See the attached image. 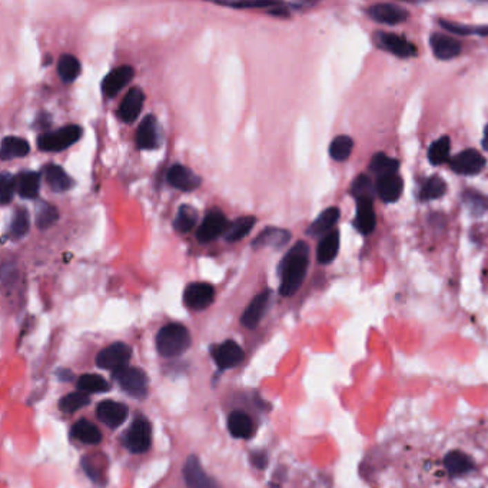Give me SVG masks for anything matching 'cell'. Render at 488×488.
I'll use <instances>...</instances> for the list:
<instances>
[{
  "instance_id": "cell-1",
  "label": "cell",
  "mask_w": 488,
  "mask_h": 488,
  "mask_svg": "<svg viewBox=\"0 0 488 488\" xmlns=\"http://www.w3.org/2000/svg\"><path fill=\"white\" fill-rule=\"evenodd\" d=\"M309 265V246L305 241H298L292 246L280 265L282 297H291L301 288Z\"/></svg>"
},
{
  "instance_id": "cell-2",
  "label": "cell",
  "mask_w": 488,
  "mask_h": 488,
  "mask_svg": "<svg viewBox=\"0 0 488 488\" xmlns=\"http://www.w3.org/2000/svg\"><path fill=\"white\" fill-rule=\"evenodd\" d=\"M191 345V334L181 324H168L156 335V348L162 357L172 358L184 354Z\"/></svg>"
},
{
  "instance_id": "cell-3",
  "label": "cell",
  "mask_w": 488,
  "mask_h": 488,
  "mask_svg": "<svg viewBox=\"0 0 488 488\" xmlns=\"http://www.w3.org/2000/svg\"><path fill=\"white\" fill-rule=\"evenodd\" d=\"M82 129L77 125H66L61 129L46 132L39 136L37 146L45 152L64 150L81 139Z\"/></svg>"
},
{
  "instance_id": "cell-4",
  "label": "cell",
  "mask_w": 488,
  "mask_h": 488,
  "mask_svg": "<svg viewBox=\"0 0 488 488\" xmlns=\"http://www.w3.org/2000/svg\"><path fill=\"white\" fill-rule=\"evenodd\" d=\"M113 378L130 397L144 398L148 393V377L141 368L125 367L113 373Z\"/></svg>"
},
{
  "instance_id": "cell-5",
  "label": "cell",
  "mask_w": 488,
  "mask_h": 488,
  "mask_svg": "<svg viewBox=\"0 0 488 488\" xmlns=\"http://www.w3.org/2000/svg\"><path fill=\"white\" fill-rule=\"evenodd\" d=\"M132 355V349L125 342H115L105 349H102L96 357V364L102 369L118 371L128 367V362Z\"/></svg>"
},
{
  "instance_id": "cell-6",
  "label": "cell",
  "mask_w": 488,
  "mask_h": 488,
  "mask_svg": "<svg viewBox=\"0 0 488 488\" xmlns=\"http://www.w3.org/2000/svg\"><path fill=\"white\" fill-rule=\"evenodd\" d=\"M228 226H229V222L225 217V213L219 209H212L206 213L204 222L201 224V226L197 232V238L202 244L211 242L215 238L222 235V233L225 235V232L228 231Z\"/></svg>"
},
{
  "instance_id": "cell-7",
  "label": "cell",
  "mask_w": 488,
  "mask_h": 488,
  "mask_svg": "<svg viewBox=\"0 0 488 488\" xmlns=\"http://www.w3.org/2000/svg\"><path fill=\"white\" fill-rule=\"evenodd\" d=\"M126 447L135 454H142L149 450L152 442L150 424L145 418H136L126 434Z\"/></svg>"
},
{
  "instance_id": "cell-8",
  "label": "cell",
  "mask_w": 488,
  "mask_h": 488,
  "mask_svg": "<svg viewBox=\"0 0 488 488\" xmlns=\"http://www.w3.org/2000/svg\"><path fill=\"white\" fill-rule=\"evenodd\" d=\"M211 354L213 357V361L217 362V365L221 369L237 367L245 358L244 349L235 341H231V340L218 345H213L211 348Z\"/></svg>"
},
{
  "instance_id": "cell-9",
  "label": "cell",
  "mask_w": 488,
  "mask_h": 488,
  "mask_svg": "<svg viewBox=\"0 0 488 488\" xmlns=\"http://www.w3.org/2000/svg\"><path fill=\"white\" fill-rule=\"evenodd\" d=\"M215 298V289L206 282H192L184 292V301L188 308L201 311L208 308Z\"/></svg>"
},
{
  "instance_id": "cell-10",
  "label": "cell",
  "mask_w": 488,
  "mask_h": 488,
  "mask_svg": "<svg viewBox=\"0 0 488 488\" xmlns=\"http://www.w3.org/2000/svg\"><path fill=\"white\" fill-rule=\"evenodd\" d=\"M485 158L478 150L465 149L454 156L450 166L460 175H477L485 168Z\"/></svg>"
},
{
  "instance_id": "cell-11",
  "label": "cell",
  "mask_w": 488,
  "mask_h": 488,
  "mask_svg": "<svg viewBox=\"0 0 488 488\" xmlns=\"http://www.w3.org/2000/svg\"><path fill=\"white\" fill-rule=\"evenodd\" d=\"M377 42L381 49L393 53L398 57H402V59H407V57H413L417 55L416 45L413 42H409L408 39H405L400 35H396V33L380 32L377 35Z\"/></svg>"
},
{
  "instance_id": "cell-12",
  "label": "cell",
  "mask_w": 488,
  "mask_h": 488,
  "mask_svg": "<svg viewBox=\"0 0 488 488\" xmlns=\"http://www.w3.org/2000/svg\"><path fill=\"white\" fill-rule=\"evenodd\" d=\"M136 145L141 149H156L161 145V126L153 115H148L136 132Z\"/></svg>"
},
{
  "instance_id": "cell-13",
  "label": "cell",
  "mask_w": 488,
  "mask_h": 488,
  "mask_svg": "<svg viewBox=\"0 0 488 488\" xmlns=\"http://www.w3.org/2000/svg\"><path fill=\"white\" fill-rule=\"evenodd\" d=\"M168 184L179 191H193L199 188L201 178L192 169L184 165H173L166 175Z\"/></svg>"
},
{
  "instance_id": "cell-14",
  "label": "cell",
  "mask_w": 488,
  "mask_h": 488,
  "mask_svg": "<svg viewBox=\"0 0 488 488\" xmlns=\"http://www.w3.org/2000/svg\"><path fill=\"white\" fill-rule=\"evenodd\" d=\"M185 481L189 488H218L215 482L205 471L199 462V458L191 456L184 467Z\"/></svg>"
},
{
  "instance_id": "cell-15",
  "label": "cell",
  "mask_w": 488,
  "mask_h": 488,
  "mask_svg": "<svg viewBox=\"0 0 488 488\" xmlns=\"http://www.w3.org/2000/svg\"><path fill=\"white\" fill-rule=\"evenodd\" d=\"M368 14L374 21L385 25H400L409 17L408 10L391 3H378L371 6L368 9Z\"/></svg>"
},
{
  "instance_id": "cell-16",
  "label": "cell",
  "mask_w": 488,
  "mask_h": 488,
  "mask_svg": "<svg viewBox=\"0 0 488 488\" xmlns=\"http://www.w3.org/2000/svg\"><path fill=\"white\" fill-rule=\"evenodd\" d=\"M128 407L116 401H102L96 409L97 418L110 428L122 425L128 418Z\"/></svg>"
},
{
  "instance_id": "cell-17",
  "label": "cell",
  "mask_w": 488,
  "mask_h": 488,
  "mask_svg": "<svg viewBox=\"0 0 488 488\" xmlns=\"http://www.w3.org/2000/svg\"><path fill=\"white\" fill-rule=\"evenodd\" d=\"M135 70L132 66L129 65H124L113 69L112 72H109L105 79L102 82V90L106 96L112 97L116 93H119L132 79H133Z\"/></svg>"
},
{
  "instance_id": "cell-18",
  "label": "cell",
  "mask_w": 488,
  "mask_h": 488,
  "mask_svg": "<svg viewBox=\"0 0 488 488\" xmlns=\"http://www.w3.org/2000/svg\"><path fill=\"white\" fill-rule=\"evenodd\" d=\"M144 102H145V95H144L142 89L141 88H130L119 106V110H118L119 118L126 124L135 122L136 118H138V115L142 110Z\"/></svg>"
},
{
  "instance_id": "cell-19",
  "label": "cell",
  "mask_w": 488,
  "mask_h": 488,
  "mask_svg": "<svg viewBox=\"0 0 488 488\" xmlns=\"http://www.w3.org/2000/svg\"><path fill=\"white\" fill-rule=\"evenodd\" d=\"M269 297H271V291H262L261 294H258L255 298H253L249 305L246 306V309L244 311V314L241 317V322L244 326L252 329L257 328V325L261 322L265 309L268 306L269 302Z\"/></svg>"
},
{
  "instance_id": "cell-20",
  "label": "cell",
  "mask_w": 488,
  "mask_h": 488,
  "mask_svg": "<svg viewBox=\"0 0 488 488\" xmlns=\"http://www.w3.org/2000/svg\"><path fill=\"white\" fill-rule=\"evenodd\" d=\"M433 52L437 59L440 61H450L453 57L461 53V43L453 36H447L441 33H434L429 39Z\"/></svg>"
},
{
  "instance_id": "cell-21",
  "label": "cell",
  "mask_w": 488,
  "mask_h": 488,
  "mask_svg": "<svg viewBox=\"0 0 488 488\" xmlns=\"http://www.w3.org/2000/svg\"><path fill=\"white\" fill-rule=\"evenodd\" d=\"M355 228L358 232L368 235L373 232L377 225V215L374 209V199H358L357 201V213H355Z\"/></svg>"
},
{
  "instance_id": "cell-22",
  "label": "cell",
  "mask_w": 488,
  "mask_h": 488,
  "mask_svg": "<svg viewBox=\"0 0 488 488\" xmlns=\"http://www.w3.org/2000/svg\"><path fill=\"white\" fill-rule=\"evenodd\" d=\"M291 240V233L286 229L281 228H266L262 231L260 235L253 240L252 246L253 249H261V248H284Z\"/></svg>"
},
{
  "instance_id": "cell-23",
  "label": "cell",
  "mask_w": 488,
  "mask_h": 488,
  "mask_svg": "<svg viewBox=\"0 0 488 488\" xmlns=\"http://www.w3.org/2000/svg\"><path fill=\"white\" fill-rule=\"evenodd\" d=\"M375 189H377L378 197L384 202L391 204V202H396L400 199L402 189H404V182L398 173L388 175V177L378 178Z\"/></svg>"
},
{
  "instance_id": "cell-24",
  "label": "cell",
  "mask_w": 488,
  "mask_h": 488,
  "mask_svg": "<svg viewBox=\"0 0 488 488\" xmlns=\"http://www.w3.org/2000/svg\"><path fill=\"white\" fill-rule=\"evenodd\" d=\"M340 215H341V212L337 206H331V208L325 209L324 212H321L318 215V218L308 226L306 233L311 237H320V235L325 237L326 233H329L331 229H333L335 226V224L338 222Z\"/></svg>"
},
{
  "instance_id": "cell-25",
  "label": "cell",
  "mask_w": 488,
  "mask_h": 488,
  "mask_svg": "<svg viewBox=\"0 0 488 488\" xmlns=\"http://www.w3.org/2000/svg\"><path fill=\"white\" fill-rule=\"evenodd\" d=\"M444 465L451 477H462L468 473H471L476 468L474 461L461 451L448 453L444 457Z\"/></svg>"
},
{
  "instance_id": "cell-26",
  "label": "cell",
  "mask_w": 488,
  "mask_h": 488,
  "mask_svg": "<svg viewBox=\"0 0 488 488\" xmlns=\"http://www.w3.org/2000/svg\"><path fill=\"white\" fill-rule=\"evenodd\" d=\"M228 429L233 437L242 440H248L255 434V425H253L249 416L242 411H233L229 414Z\"/></svg>"
},
{
  "instance_id": "cell-27",
  "label": "cell",
  "mask_w": 488,
  "mask_h": 488,
  "mask_svg": "<svg viewBox=\"0 0 488 488\" xmlns=\"http://www.w3.org/2000/svg\"><path fill=\"white\" fill-rule=\"evenodd\" d=\"M41 189V177L37 172L25 170L16 177V192L25 199H35Z\"/></svg>"
},
{
  "instance_id": "cell-28",
  "label": "cell",
  "mask_w": 488,
  "mask_h": 488,
  "mask_svg": "<svg viewBox=\"0 0 488 488\" xmlns=\"http://www.w3.org/2000/svg\"><path fill=\"white\" fill-rule=\"evenodd\" d=\"M43 177L49 188L55 192H66L73 186V179L59 165H46L43 168Z\"/></svg>"
},
{
  "instance_id": "cell-29",
  "label": "cell",
  "mask_w": 488,
  "mask_h": 488,
  "mask_svg": "<svg viewBox=\"0 0 488 488\" xmlns=\"http://www.w3.org/2000/svg\"><path fill=\"white\" fill-rule=\"evenodd\" d=\"M338 251H340V232L331 231L318 244L317 260L320 264L326 265L337 258Z\"/></svg>"
},
{
  "instance_id": "cell-30",
  "label": "cell",
  "mask_w": 488,
  "mask_h": 488,
  "mask_svg": "<svg viewBox=\"0 0 488 488\" xmlns=\"http://www.w3.org/2000/svg\"><path fill=\"white\" fill-rule=\"evenodd\" d=\"M30 150L29 142L19 136H6L0 148V158L2 161H9L14 158H23Z\"/></svg>"
},
{
  "instance_id": "cell-31",
  "label": "cell",
  "mask_w": 488,
  "mask_h": 488,
  "mask_svg": "<svg viewBox=\"0 0 488 488\" xmlns=\"http://www.w3.org/2000/svg\"><path fill=\"white\" fill-rule=\"evenodd\" d=\"M400 169V162L396 158H389L385 153H377L371 158L369 170L375 173L378 178L388 177V175H396Z\"/></svg>"
},
{
  "instance_id": "cell-32",
  "label": "cell",
  "mask_w": 488,
  "mask_h": 488,
  "mask_svg": "<svg viewBox=\"0 0 488 488\" xmlns=\"http://www.w3.org/2000/svg\"><path fill=\"white\" fill-rule=\"evenodd\" d=\"M257 219L255 217H241L229 224L228 231L225 232V240L228 242H237L245 238L248 233L252 231V228L255 226Z\"/></svg>"
},
{
  "instance_id": "cell-33",
  "label": "cell",
  "mask_w": 488,
  "mask_h": 488,
  "mask_svg": "<svg viewBox=\"0 0 488 488\" xmlns=\"http://www.w3.org/2000/svg\"><path fill=\"white\" fill-rule=\"evenodd\" d=\"M72 436L85 444H99L102 440V434L92 422L88 420L77 421L72 427Z\"/></svg>"
},
{
  "instance_id": "cell-34",
  "label": "cell",
  "mask_w": 488,
  "mask_h": 488,
  "mask_svg": "<svg viewBox=\"0 0 488 488\" xmlns=\"http://www.w3.org/2000/svg\"><path fill=\"white\" fill-rule=\"evenodd\" d=\"M353 149H354L353 138H349L348 135H340L333 142H331L329 155L333 159L338 162H344L349 158L351 153H353Z\"/></svg>"
},
{
  "instance_id": "cell-35",
  "label": "cell",
  "mask_w": 488,
  "mask_h": 488,
  "mask_svg": "<svg viewBox=\"0 0 488 488\" xmlns=\"http://www.w3.org/2000/svg\"><path fill=\"white\" fill-rule=\"evenodd\" d=\"M450 148L451 142L448 136H441L440 139L431 144L428 148V159L433 165H441L450 158Z\"/></svg>"
},
{
  "instance_id": "cell-36",
  "label": "cell",
  "mask_w": 488,
  "mask_h": 488,
  "mask_svg": "<svg viewBox=\"0 0 488 488\" xmlns=\"http://www.w3.org/2000/svg\"><path fill=\"white\" fill-rule=\"evenodd\" d=\"M57 73L65 82H73L81 75V62L73 55H62L57 62Z\"/></svg>"
},
{
  "instance_id": "cell-37",
  "label": "cell",
  "mask_w": 488,
  "mask_h": 488,
  "mask_svg": "<svg viewBox=\"0 0 488 488\" xmlns=\"http://www.w3.org/2000/svg\"><path fill=\"white\" fill-rule=\"evenodd\" d=\"M198 221V212L191 205H181L173 226L179 232H189Z\"/></svg>"
},
{
  "instance_id": "cell-38",
  "label": "cell",
  "mask_w": 488,
  "mask_h": 488,
  "mask_svg": "<svg viewBox=\"0 0 488 488\" xmlns=\"http://www.w3.org/2000/svg\"><path fill=\"white\" fill-rule=\"evenodd\" d=\"M445 191H447L445 182L438 177H433V178L427 179L425 184L422 185L421 192H420V199L421 201L438 199L445 193Z\"/></svg>"
},
{
  "instance_id": "cell-39",
  "label": "cell",
  "mask_w": 488,
  "mask_h": 488,
  "mask_svg": "<svg viewBox=\"0 0 488 488\" xmlns=\"http://www.w3.org/2000/svg\"><path fill=\"white\" fill-rule=\"evenodd\" d=\"M29 213L26 209L19 208L16 209L14 215H13V221L10 224V235L14 240L23 238L26 233L29 232L30 228V219H29Z\"/></svg>"
},
{
  "instance_id": "cell-40",
  "label": "cell",
  "mask_w": 488,
  "mask_h": 488,
  "mask_svg": "<svg viewBox=\"0 0 488 488\" xmlns=\"http://www.w3.org/2000/svg\"><path fill=\"white\" fill-rule=\"evenodd\" d=\"M77 388L82 393H105L109 389V384L101 375L85 374L77 381Z\"/></svg>"
},
{
  "instance_id": "cell-41",
  "label": "cell",
  "mask_w": 488,
  "mask_h": 488,
  "mask_svg": "<svg viewBox=\"0 0 488 488\" xmlns=\"http://www.w3.org/2000/svg\"><path fill=\"white\" fill-rule=\"evenodd\" d=\"M462 199L473 215H482L488 211V198L482 197L478 192L467 191L462 193Z\"/></svg>"
},
{
  "instance_id": "cell-42",
  "label": "cell",
  "mask_w": 488,
  "mask_h": 488,
  "mask_svg": "<svg viewBox=\"0 0 488 488\" xmlns=\"http://www.w3.org/2000/svg\"><path fill=\"white\" fill-rule=\"evenodd\" d=\"M89 397L86 396V393H72L65 396L61 401H59V408L62 409L64 413H75L77 409L85 407L89 404Z\"/></svg>"
},
{
  "instance_id": "cell-43",
  "label": "cell",
  "mask_w": 488,
  "mask_h": 488,
  "mask_svg": "<svg viewBox=\"0 0 488 488\" xmlns=\"http://www.w3.org/2000/svg\"><path fill=\"white\" fill-rule=\"evenodd\" d=\"M351 193H353L355 201L373 199V195H374L373 182H371V179L367 177V175H360V177L353 182V186H351Z\"/></svg>"
},
{
  "instance_id": "cell-44",
  "label": "cell",
  "mask_w": 488,
  "mask_h": 488,
  "mask_svg": "<svg viewBox=\"0 0 488 488\" xmlns=\"http://www.w3.org/2000/svg\"><path fill=\"white\" fill-rule=\"evenodd\" d=\"M440 25L454 35H464V36H470V35H480V36H488V26H482V28H470V26H464L461 23H456V22H448L441 19Z\"/></svg>"
},
{
  "instance_id": "cell-45",
  "label": "cell",
  "mask_w": 488,
  "mask_h": 488,
  "mask_svg": "<svg viewBox=\"0 0 488 488\" xmlns=\"http://www.w3.org/2000/svg\"><path fill=\"white\" fill-rule=\"evenodd\" d=\"M14 191L16 177H12L8 172H3L2 178H0V202H2V205H8L12 202Z\"/></svg>"
},
{
  "instance_id": "cell-46",
  "label": "cell",
  "mask_w": 488,
  "mask_h": 488,
  "mask_svg": "<svg viewBox=\"0 0 488 488\" xmlns=\"http://www.w3.org/2000/svg\"><path fill=\"white\" fill-rule=\"evenodd\" d=\"M57 217H59V212L53 205L43 204L37 213V226L41 229H48L57 221Z\"/></svg>"
},
{
  "instance_id": "cell-47",
  "label": "cell",
  "mask_w": 488,
  "mask_h": 488,
  "mask_svg": "<svg viewBox=\"0 0 488 488\" xmlns=\"http://www.w3.org/2000/svg\"><path fill=\"white\" fill-rule=\"evenodd\" d=\"M251 462L253 467H257L258 470H264L268 465V456L264 451L260 453H252L251 454Z\"/></svg>"
},
{
  "instance_id": "cell-48",
  "label": "cell",
  "mask_w": 488,
  "mask_h": 488,
  "mask_svg": "<svg viewBox=\"0 0 488 488\" xmlns=\"http://www.w3.org/2000/svg\"><path fill=\"white\" fill-rule=\"evenodd\" d=\"M482 148L488 150V125L484 129V136H482Z\"/></svg>"
},
{
  "instance_id": "cell-49",
  "label": "cell",
  "mask_w": 488,
  "mask_h": 488,
  "mask_svg": "<svg viewBox=\"0 0 488 488\" xmlns=\"http://www.w3.org/2000/svg\"><path fill=\"white\" fill-rule=\"evenodd\" d=\"M57 374H59V375H61V378H62V380H65V381L72 380V374H70V371H59V373H57Z\"/></svg>"
},
{
  "instance_id": "cell-50",
  "label": "cell",
  "mask_w": 488,
  "mask_h": 488,
  "mask_svg": "<svg viewBox=\"0 0 488 488\" xmlns=\"http://www.w3.org/2000/svg\"><path fill=\"white\" fill-rule=\"evenodd\" d=\"M271 488H280V485L274 484V482H271Z\"/></svg>"
}]
</instances>
